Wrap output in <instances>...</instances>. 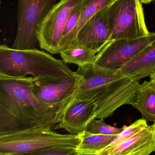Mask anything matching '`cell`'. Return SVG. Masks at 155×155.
Returning <instances> with one entry per match:
<instances>
[{
    "label": "cell",
    "instance_id": "obj_1",
    "mask_svg": "<svg viewBox=\"0 0 155 155\" xmlns=\"http://www.w3.org/2000/svg\"><path fill=\"white\" fill-rule=\"evenodd\" d=\"M33 78L0 75V135L50 127L62 110L39 100L32 90Z\"/></svg>",
    "mask_w": 155,
    "mask_h": 155
},
{
    "label": "cell",
    "instance_id": "obj_2",
    "mask_svg": "<svg viewBox=\"0 0 155 155\" xmlns=\"http://www.w3.org/2000/svg\"><path fill=\"white\" fill-rule=\"evenodd\" d=\"M76 73L81 77L73 98L92 102L96 105V119L113 115L124 105H132L141 84L121 73L93 64L78 67Z\"/></svg>",
    "mask_w": 155,
    "mask_h": 155
},
{
    "label": "cell",
    "instance_id": "obj_3",
    "mask_svg": "<svg viewBox=\"0 0 155 155\" xmlns=\"http://www.w3.org/2000/svg\"><path fill=\"white\" fill-rule=\"evenodd\" d=\"M75 74L62 60L37 49L17 50L0 46V75L7 77L62 78Z\"/></svg>",
    "mask_w": 155,
    "mask_h": 155
},
{
    "label": "cell",
    "instance_id": "obj_4",
    "mask_svg": "<svg viewBox=\"0 0 155 155\" xmlns=\"http://www.w3.org/2000/svg\"><path fill=\"white\" fill-rule=\"evenodd\" d=\"M78 135L61 134L45 127L0 135V154H21L79 143Z\"/></svg>",
    "mask_w": 155,
    "mask_h": 155
},
{
    "label": "cell",
    "instance_id": "obj_5",
    "mask_svg": "<svg viewBox=\"0 0 155 155\" xmlns=\"http://www.w3.org/2000/svg\"><path fill=\"white\" fill-rule=\"evenodd\" d=\"M141 0H114L107 6L111 41L149 35Z\"/></svg>",
    "mask_w": 155,
    "mask_h": 155
},
{
    "label": "cell",
    "instance_id": "obj_6",
    "mask_svg": "<svg viewBox=\"0 0 155 155\" xmlns=\"http://www.w3.org/2000/svg\"><path fill=\"white\" fill-rule=\"evenodd\" d=\"M56 0H19L18 29L12 49H36L38 28L50 10L56 4Z\"/></svg>",
    "mask_w": 155,
    "mask_h": 155
},
{
    "label": "cell",
    "instance_id": "obj_7",
    "mask_svg": "<svg viewBox=\"0 0 155 155\" xmlns=\"http://www.w3.org/2000/svg\"><path fill=\"white\" fill-rule=\"evenodd\" d=\"M82 0H61L50 10L38 28V44L52 54L61 51L60 45L66 24L76 5Z\"/></svg>",
    "mask_w": 155,
    "mask_h": 155
},
{
    "label": "cell",
    "instance_id": "obj_8",
    "mask_svg": "<svg viewBox=\"0 0 155 155\" xmlns=\"http://www.w3.org/2000/svg\"><path fill=\"white\" fill-rule=\"evenodd\" d=\"M155 40V33L133 39L111 41L96 54L94 64L111 70H120Z\"/></svg>",
    "mask_w": 155,
    "mask_h": 155
},
{
    "label": "cell",
    "instance_id": "obj_9",
    "mask_svg": "<svg viewBox=\"0 0 155 155\" xmlns=\"http://www.w3.org/2000/svg\"><path fill=\"white\" fill-rule=\"evenodd\" d=\"M81 79L75 72L73 76L62 78H33V92L42 102L62 111L74 97Z\"/></svg>",
    "mask_w": 155,
    "mask_h": 155
},
{
    "label": "cell",
    "instance_id": "obj_10",
    "mask_svg": "<svg viewBox=\"0 0 155 155\" xmlns=\"http://www.w3.org/2000/svg\"><path fill=\"white\" fill-rule=\"evenodd\" d=\"M107 7L99 11L85 24L70 45L84 46L97 54L111 41L112 31L108 21Z\"/></svg>",
    "mask_w": 155,
    "mask_h": 155
},
{
    "label": "cell",
    "instance_id": "obj_11",
    "mask_svg": "<svg viewBox=\"0 0 155 155\" xmlns=\"http://www.w3.org/2000/svg\"><path fill=\"white\" fill-rule=\"evenodd\" d=\"M96 105L92 102L73 98L62 110L55 129H63L70 134L78 135L96 119Z\"/></svg>",
    "mask_w": 155,
    "mask_h": 155
},
{
    "label": "cell",
    "instance_id": "obj_12",
    "mask_svg": "<svg viewBox=\"0 0 155 155\" xmlns=\"http://www.w3.org/2000/svg\"><path fill=\"white\" fill-rule=\"evenodd\" d=\"M155 152V142L151 126L143 128L119 145L96 155H149Z\"/></svg>",
    "mask_w": 155,
    "mask_h": 155
},
{
    "label": "cell",
    "instance_id": "obj_13",
    "mask_svg": "<svg viewBox=\"0 0 155 155\" xmlns=\"http://www.w3.org/2000/svg\"><path fill=\"white\" fill-rule=\"evenodd\" d=\"M155 71V40L120 70L122 74L138 82L150 76Z\"/></svg>",
    "mask_w": 155,
    "mask_h": 155
},
{
    "label": "cell",
    "instance_id": "obj_14",
    "mask_svg": "<svg viewBox=\"0 0 155 155\" xmlns=\"http://www.w3.org/2000/svg\"><path fill=\"white\" fill-rule=\"evenodd\" d=\"M114 0H83L82 10L78 23L73 31L61 41V51L69 46L85 24L94 15L109 6Z\"/></svg>",
    "mask_w": 155,
    "mask_h": 155
},
{
    "label": "cell",
    "instance_id": "obj_15",
    "mask_svg": "<svg viewBox=\"0 0 155 155\" xmlns=\"http://www.w3.org/2000/svg\"><path fill=\"white\" fill-rule=\"evenodd\" d=\"M131 105L139 111L142 118L148 122L155 121V86L150 81L140 85L136 99Z\"/></svg>",
    "mask_w": 155,
    "mask_h": 155
},
{
    "label": "cell",
    "instance_id": "obj_16",
    "mask_svg": "<svg viewBox=\"0 0 155 155\" xmlns=\"http://www.w3.org/2000/svg\"><path fill=\"white\" fill-rule=\"evenodd\" d=\"M117 135L96 134L84 131L78 135L80 141L76 148V153L80 155H96L109 145Z\"/></svg>",
    "mask_w": 155,
    "mask_h": 155
},
{
    "label": "cell",
    "instance_id": "obj_17",
    "mask_svg": "<svg viewBox=\"0 0 155 155\" xmlns=\"http://www.w3.org/2000/svg\"><path fill=\"white\" fill-rule=\"evenodd\" d=\"M59 53L66 63L73 64L78 67L95 64L97 54L86 47L76 45H70Z\"/></svg>",
    "mask_w": 155,
    "mask_h": 155
},
{
    "label": "cell",
    "instance_id": "obj_18",
    "mask_svg": "<svg viewBox=\"0 0 155 155\" xmlns=\"http://www.w3.org/2000/svg\"><path fill=\"white\" fill-rule=\"evenodd\" d=\"M148 126L147 121L142 118L136 120L129 126H124L122 132L116 137L109 145L103 150H110L116 147Z\"/></svg>",
    "mask_w": 155,
    "mask_h": 155
},
{
    "label": "cell",
    "instance_id": "obj_19",
    "mask_svg": "<svg viewBox=\"0 0 155 155\" xmlns=\"http://www.w3.org/2000/svg\"><path fill=\"white\" fill-rule=\"evenodd\" d=\"M94 119L87 125L86 131L96 134L103 135H117L123 128H120L107 124L103 119Z\"/></svg>",
    "mask_w": 155,
    "mask_h": 155
},
{
    "label": "cell",
    "instance_id": "obj_20",
    "mask_svg": "<svg viewBox=\"0 0 155 155\" xmlns=\"http://www.w3.org/2000/svg\"><path fill=\"white\" fill-rule=\"evenodd\" d=\"M76 147L62 146L43 149L39 151L21 154H0V155H72L76 153Z\"/></svg>",
    "mask_w": 155,
    "mask_h": 155
},
{
    "label": "cell",
    "instance_id": "obj_21",
    "mask_svg": "<svg viewBox=\"0 0 155 155\" xmlns=\"http://www.w3.org/2000/svg\"><path fill=\"white\" fill-rule=\"evenodd\" d=\"M83 2V0H82L76 6L70 14L66 24L61 41L73 31L77 25L82 12Z\"/></svg>",
    "mask_w": 155,
    "mask_h": 155
},
{
    "label": "cell",
    "instance_id": "obj_22",
    "mask_svg": "<svg viewBox=\"0 0 155 155\" xmlns=\"http://www.w3.org/2000/svg\"><path fill=\"white\" fill-rule=\"evenodd\" d=\"M150 82L155 86V71L150 75Z\"/></svg>",
    "mask_w": 155,
    "mask_h": 155
},
{
    "label": "cell",
    "instance_id": "obj_23",
    "mask_svg": "<svg viewBox=\"0 0 155 155\" xmlns=\"http://www.w3.org/2000/svg\"><path fill=\"white\" fill-rule=\"evenodd\" d=\"M151 130H152V133H153V136L155 142V121L154 122V124L151 126Z\"/></svg>",
    "mask_w": 155,
    "mask_h": 155
},
{
    "label": "cell",
    "instance_id": "obj_24",
    "mask_svg": "<svg viewBox=\"0 0 155 155\" xmlns=\"http://www.w3.org/2000/svg\"><path fill=\"white\" fill-rule=\"evenodd\" d=\"M72 155H80L78 154L77 153H76Z\"/></svg>",
    "mask_w": 155,
    "mask_h": 155
},
{
    "label": "cell",
    "instance_id": "obj_25",
    "mask_svg": "<svg viewBox=\"0 0 155 155\" xmlns=\"http://www.w3.org/2000/svg\"></svg>",
    "mask_w": 155,
    "mask_h": 155
}]
</instances>
